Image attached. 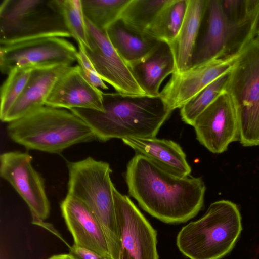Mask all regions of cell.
<instances>
[{"instance_id":"obj_14","label":"cell","mask_w":259,"mask_h":259,"mask_svg":"<svg viewBox=\"0 0 259 259\" xmlns=\"http://www.w3.org/2000/svg\"><path fill=\"white\" fill-rule=\"evenodd\" d=\"M238 54L175 72L160 91V97L171 111L181 108L218 78L229 72Z\"/></svg>"},{"instance_id":"obj_9","label":"cell","mask_w":259,"mask_h":259,"mask_svg":"<svg viewBox=\"0 0 259 259\" xmlns=\"http://www.w3.org/2000/svg\"><path fill=\"white\" fill-rule=\"evenodd\" d=\"M77 53L78 50L70 42L58 37L1 45V71L8 75L19 67L71 66L77 61Z\"/></svg>"},{"instance_id":"obj_24","label":"cell","mask_w":259,"mask_h":259,"mask_svg":"<svg viewBox=\"0 0 259 259\" xmlns=\"http://www.w3.org/2000/svg\"><path fill=\"white\" fill-rule=\"evenodd\" d=\"M170 0H130L120 18L132 28L145 32Z\"/></svg>"},{"instance_id":"obj_18","label":"cell","mask_w":259,"mask_h":259,"mask_svg":"<svg viewBox=\"0 0 259 259\" xmlns=\"http://www.w3.org/2000/svg\"><path fill=\"white\" fill-rule=\"evenodd\" d=\"M128 66L145 94L151 97L160 96L162 82L175 71L170 46L167 42L160 40L147 55Z\"/></svg>"},{"instance_id":"obj_4","label":"cell","mask_w":259,"mask_h":259,"mask_svg":"<svg viewBox=\"0 0 259 259\" xmlns=\"http://www.w3.org/2000/svg\"><path fill=\"white\" fill-rule=\"evenodd\" d=\"M67 167V194L82 201L94 214L105 234L110 256L118 259L120 239L109 163L88 157L69 162Z\"/></svg>"},{"instance_id":"obj_21","label":"cell","mask_w":259,"mask_h":259,"mask_svg":"<svg viewBox=\"0 0 259 259\" xmlns=\"http://www.w3.org/2000/svg\"><path fill=\"white\" fill-rule=\"evenodd\" d=\"M106 31L112 46L127 65L143 58L160 41L132 28L120 18Z\"/></svg>"},{"instance_id":"obj_22","label":"cell","mask_w":259,"mask_h":259,"mask_svg":"<svg viewBox=\"0 0 259 259\" xmlns=\"http://www.w3.org/2000/svg\"><path fill=\"white\" fill-rule=\"evenodd\" d=\"M187 4L188 0H170L145 32L158 40L170 43L180 29Z\"/></svg>"},{"instance_id":"obj_20","label":"cell","mask_w":259,"mask_h":259,"mask_svg":"<svg viewBox=\"0 0 259 259\" xmlns=\"http://www.w3.org/2000/svg\"><path fill=\"white\" fill-rule=\"evenodd\" d=\"M207 2L208 0H188L180 29L175 38L169 44L175 59V72H182L191 68Z\"/></svg>"},{"instance_id":"obj_19","label":"cell","mask_w":259,"mask_h":259,"mask_svg":"<svg viewBox=\"0 0 259 259\" xmlns=\"http://www.w3.org/2000/svg\"><path fill=\"white\" fill-rule=\"evenodd\" d=\"M123 142L136 154L148 158L165 170L179 177L190 175L191 168L181 147L175 142L153 138H125Z\"/></svg>"},{"instance_id":"obj_30","label":"cell","mask_w":259,"mask_h":259,"mask_svg":"<svg viewBox=\"0 0 259 259\" xmlns=\"http://www.w3.org/2000/svg\"><path fill=\"white\" fill-rule=\"evenodd\" d=\"M257 38H259V19L257 23V30H256V36Z\"/></svg>"},{"instance_id":"obj_7","label":"cell","mask_w":259,"mask_h":259,"mask_svg":"<svg viewBox=\"0 0 259 259\" xmlns=\"http://www.w3.org/2000/svg\"><path fill=\"white\" fill-rule=\"evenodd\" d=\"M225 90L235 106L240 143L259 145V38L255 37L238 53Z\"/></svg>"},{"instance_id":"obj_8","label":"cell","mask_w":259,"mask_h":259,"mask_svg":"<svg viewBox=\"0 0 259 259\" xmlns=\"http://www.w3.org/2000/svg\"><path fill=\"white\" fill-rule=\"evenodd\" d=\"M205 16V29L197 42L191 68L237 54L255 37L257 18L233 22L225 15L221 0H208Z\"/></svg>"},{"instance_id":"obj_3","label":"cell","mask_w":259,"mask_h":259,"mask_svg":"<svg viewBox=\"0 0 259 259\" xmlns=\"http://www.w3.org/2000/svg\"><path fill=\"white\" fill-rule=\"evenodd\" d=\"M6 131L13 141L27 149L53 154L96 140L92 129L77 115L46 105L8 123Z\"/></svg>"},{"instance_id":"obj_27","label":"cell","mask_w":259,"mask_h":259,"mask_svg":"<svg viewBox=\"0 0 259 259\" xmlns=\"http://www.w3.org/2000/svg\"><path fill=\"white\" fill-rule=\"evenodd\" d=\"M65 24L71 35L77 42L89 47L88 36L81 0H60Z\"/></svg>"},{"instance_id":"obj_16","label":"cell","mask_w":259,"mask_h":259,"mask_svg":"<svg viewBox=\"0 0 259 259\" xmlns=\"http://www.w3.org/2000/svg\"><path fill=\"white\" fill-rule=\"evenodd\" d=\"M60 208L74 244L104 255H110L105 234L98 221L79 199L67 194Z\"/></svg>"},{"instance_id":"obj_6","label":"cell","mask_w":259,"mask_h":259,"mask_svg":"<svg viewBox=\"0 0 259 259\" xmlns=\"http://www.w3.org/2000/svg\"><path fill=\"white\" fill-rule=\"evenodd\" d=\"M48 37H70L60 0H3L0 45Z\"/></svg>"},{"instance_id":"obj_12","label":"cell","mask_w":259,"mask_h":259,"mask_svg":"<svg viewBox=\"0 0 259 259\" xmlns=\"http://www.w3.org/2000/svg\"><path fill=\"white\" fill-rule=\"evenodd\" d=\"M89 47L83 48L96 71L103 81L117 93L144 95L127 64L111 43L106 30H101L85 18Z\"/></svg>"},{"instance_id":"obj_10","label":"cell","mask_w":259,"mask_h":259,"mask_svg":"<svg viewBox=\"0 0 259 259\" xmlns=\"http://www.w3.org/2000/svg\"><path fill=\"white\" fill-rule=\"evenodd\" d=\"M113 196L120 239L118 259H159L156 230L130 198L115 187Z\"/></svg>"},{"instance_id":"obj_23","label":"cell","mask_w":259,"mask_h":259,"mask_svg":"<svg viewBox=\"0 0 259 259\" xmlns=\"http://www.w3.org/2000/svg\"><path fill=\"white\" fill-rule=\"evenodd\" d=\"M85 18L97 28L106 30L120 18L130 0H81Z\"/></svg>"},{"instance_id":"obj_15","label":"cell","mask_w":259,"mask_h":259,"mask_svg":"<svg viewBox=\"0 0 259 259\" xmlns=\"http://www.w3.org/2000/svg\"><path fill=\"white\" fill-rule=\"evenodd\" d=\"M103 92L83 76L79 66H70L58 78L45 105L58 108H81L103 111Z\"/></svg>"},{"instance_id":"obj_29","label":"cell","mask_w":259,"mask_h":259,"mask_svg":"<svg viewBox=\"0 0 259 259\" xmlns=\"http://www.w3.org/2000/svg\"><path fill=\"white\" fill-rule=\"evenodd\" d=\"M48 259H73L69 254L55 255Z\"/></svg>"},{"instance_id":"obj_5","label":"cell","mask_w":259,"mask_h":259,"mask_svg":"<svg viewBox=\"0 0 259 259\" xmlns=\"http://www.w3.org/2000/svg\"><path fill=\"white\" fill-rule=\"evenodd\" d=\"M242 230L237 205L218 200L210 204L201 218L181 229L177 245L190 259H220L232 250Z\"/></svg>"},{"instance_id":"obj_2","label":"cell","mask_w":259,"mask_h":259,"mask_svg":"<svg viewBox=\"0 0 259 259\" xmlns=\"http://www.w3.org/2000/svg\"><path fill=\"white\" fill-rule=\"evenodd\" d=\"M103 111L74 108L71 112L93 131L96 140L155 137L171 111L162 98L103 93Z\"/></svg>"},{"instance_id":"obj_13","label":"cell","mask_w":259,"mask_h":259,"mask_svg":"<svg viewBox=\"0 0 259 259\" xmlns=\"http://www.w3.org/2000/svg\"><path fill=\"white\" fill-rule=\"evenodd\" d=\"M193 126L197 140L213 153H223L230 144L239 141L236 109L226 90L198 116Z\"/></svg>"},{"instance_id":"obj_26","label":"cell","mask_w":259,"mask_h":259,"mask_svg":"<svg viewBox=\"0 0 259 259\" xmlns=\"http://www.w3.org/2000/svg\"><path fill=\"white\" fill-rule=\"evenodd\" d=\"M33 68L29 67H17L8 74L1 88V121L22 94Z\"/></svg>"},{"instance_id":"obj_28","label":"cell","mask_w":259,"mask_h":259,"mask_svg":"<svg viewBox=\"0 0 259 259\" xmlns=\"http://www.w3.org/2000/svg\"><path fill=\"white\" fill-rule=\"evenodd\" d=\"M69 254L73 259H112L110 255H101L74 244L69 248Z\"/></svg>"},{"instance_id":"obj_25","label":"cell","mask_w":259,"mask_h":259,"mask_svg":"<svg viewBox=\"0 0 259 259\" xmlns=\"http://www.w3.org/2000/svg\"><path fill=\"white\" fill-rule=\"evenodd\" d=\"M230 72L218 78L180 108L185 123L193 126L198 116L225 91Z\"/></svg>"},{"instance_id":"obj_1","label":"cell","mask_w":259,"mask_h":259,"mask_svg":"<svg viewBox=\"0 0 259 259\" xmlns=\"http://www.w3.org/2000/svg\"><path fill=\"white\" fill-rule=\"evenodd\" d=\"M124 176L130 195L164 223L186 222L203 207L206 187L201 177L176 176L137 154L128 162Z\"/></svg>"},{"instance_id":"obj_11","label":"cell","mask_w":259,"mask_h":259,"mask_svg":"<svg viewBox=\"0 0 259 259\" xmlns=\"http://www.w3.org/2000/svg\"><path fill=\"white\" fill-rule=\"evenodd\" d=\"M32 157L27 152H6L0 156V176L7 181L25 202L33 222L46 219L50 205L44 180L32 165Z\"/></svg>"},{"instance_id":"obj_17","label":"cell","mask_w":259,"mask_h":259,"mask_svg":"<svg viewBox=\"0 0 259 259\" xmlns=\"http://www.w3.org/2000/svg\"><path fill=\"white\" fill-rule=\"evenodd\" d=\"M69 67L56 65L34 68L22 94L2 121L12 122L45 106L56 81Z\"/></svg>"}]
</instances>
